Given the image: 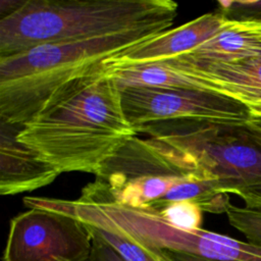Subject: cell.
Instances as JSON below:
<instances>
[{
  "label": "cell",
  "mask_w": 261,
  "mask_h": 261,
  "mask_svg": "<svg viewBox=\"0 0 261 261\" xmlns=\"http://www.w3.org/2000/svg\"><path fill=\"white\" fill-rule=\"evenodd\" d=\"M119 87L105 68L76 77L55 92L23 124L17 139L59 173H96L127 140Z\"/></svg>",
  "instance_id": "1"
},
{
  "label": "cell",
  "mask_w": 261,
  "mask_h": 261,
  "mask_svg": "<svg viewBox=\"0 0 261 261\" xmlns=\"http://www.w3.org/2000/svg\"><path fill=\"white\" fill-rule=\"evenodd\" d=\"M95 176L114 202L136 209L159 212L190 201L204 212L220 214L230 203L229 195L192 155L152 137L124 142Z\"/></svg>",
  "instance_id": "2"
},
{
  "label": "cell",
  "mask_w": 261,
  "mask_h": 261,
  "mask_svg": "<svg viewBox=\"0 0 261 261\" xmlns=\"http://www.w3.org/2000/svg\"><path fill=\"white\" fill-rule=\"evenodd\" d=\"M140 25L85 41L47 43L0 58V121L22 126L68 82L104 68L108 58L167 30Z\"/></svg>",
  "instance_id": "3"
},
{
  "label": "cell",
  "mask_w": 261,
  "mask_h": 261,
  "mask_svg": "<svg viewBox=\"0 0 261 261\" xmlns=\"http://www.w3.org/2000/svg\"><path fill=\"white\" fill-rule=\"evenodd\" d=\"M171 0H24L0 19V58L47 43L77 42L152 23L172 24Z\"/></svg>",
  "instance_id": "4"
},
{
  "label": "cell",
  "mask_w": 261,
  "mask_h": 261,
  "mask_svg": "<svg viewBox=\"0 0 261 261\" xmlns=\"http://www.w3.org/2000/svg\"><path fill=\"white\" fill-rule=\"evenodd\" d=\"M139 133L192 155L225 194L261 187V139L246 126L167 122L144 126Z\"/></svg>",
  "instance_id": "5"
},
{
  "label": "cell",
  "mask_w": 261,
  "mask_h": 261,
  "mask_svg": "<svg viewBox=\"0 0 261 261\" xmlns=\"http://www.w3.org/2000/svg\"><path fill=\"white\" fill-rule=\"evenodd\" d=\"M119 90L125 116L136 133L167 122L245 126L252 118L241 103L211 92L140 86Z\"/></svg>",
  "instance_id": "6"
},
{
  "label": "cell",
  "mask_w": 261,
  "mask_h": 261,
  "mask_svg": "<svg viewBox=\"0 0 261 261\" xmlns=\"http://www.w3.org/2000/svg\"><path fill=\"white\" fill-rule=\"evenodd\" d=\"M92 234L79 219L30 208L10 220L3 261H87Z\"/></svg>",
  "instance_id": "7"
},
{
  "label": "cell",
  "mask_w": 261,
  "mask_h": 261,
  "mask_svg": "<svg viewBox=\"0 0 261 261\" xmlns=\"http://www.w3.org/2000/svg\"><path fill=\"white\" fill-rule=\"evenodd\" d=\"M228 19L218 9L205 13L108 58L103 62L104 68L149 64L189 53L218 33Z\"/></svg>",
  "instance_id": "8"
},
{
  "label": "cell",
  "mask_w": 261,
  "mask_h": 261,
  "mask_svg": "<svg viewBox=\"0 0 261 261\" xmlns=\"http://www.w3.org/2000/svg\"><path fill=\"white\" fill-rule=\"evenodd\" d=\"M20 127L0 121V193L3 196L36 191L60 174L17 139Z\"/></svg>",
  "instance_id": "9"
},
{
  "label": "cell",
  "mask_w": 261,
  "mask_h": 261,
  "mask_svg": "<svg viewBox=\"0 0 261 261\" xmlns=\"http://www.w3.org/2000/svg\"><path fill=\"white\" fill-rule=\"evenodd\" d=\"M174 58L209 80L213 93L241 103L252 118L261 117V54L232 62L208 61L189 54Z\"/></svg>",
  "instance_id": "10"
},
{
  "label": "cell",
  "mask_w": 261,
  "mask_h": 261,
  "mask_svg": "<svg viewBox=\"0 0 261 261\" xmlns=\"http://www.w3.org/2000/svg\"><path fill=\"white\" fill-rule=\"evenodd\" d=\"M186 54L216 62L258 56L261 54V19L229 18L212 38Z\"/></svg>",
  "instance_id": "11"
},
{
  "label": "cell",
  "mask_w": 261,
  "mask_h": 261,
  "mask_svg": "<svg viewBox=\"0 0 261 261\" xmlns=\"http://www.w3.org/2000/svg\"><path fill=\"white\" fill-rule=\"evenodd\" d=\"M89 226L116 251L124 261H174L167 251L141 244L116 229Z\"/></svg>",
  "instance_id": "12"
},
{
  "label": "cell",
  "mask_w": 261,
  "mask_h": 261,
  "mask_svg": "<svg viewBox=\"0 0 261 261\" xmlns=\"http://www.w3.org/2000/svg\"><path fill=\"white\" fill-rule=\"evenodd\" d=\"M225 215L229 224L248 242L261 245V209L228 204Z\"/></svg>",
  "instance_id": "13"
},
{
  "label": "cell",
  "mask_w": 261,
  "mask_h": 261,
  "mask_svg": "<svg viewBox=\"0 0 261 261\" xmlns=\"http://www.w3.org/2000/svg\"><path fill=\"white\" fill-rule=\"evenodd\" d=\"M203 210L194 202H176L165 206L158 213L169 223L182 229H200L203 221Z\"/></svg>",
  "instance_id": "14"
},
{
  "label": "cell",
  "mask_w": 261,
  "mask_h": 261,
  "mask_svg": "<svg viewBox=\"0 0 261 261\" xmlns=\"http://www.w3.org/2000/svg\"><path fill=\"white\" fill-rule=\"evenodd\" d=\"M218 10L229 18L261 19V0L218 1Z\"/></svg>",
  "instance_id": "15"
},
{
  "label": "cell",
  "mask_w": 261,
  "mask_h": 261,
  "mask_svg": "<svg viewBox=\"0 0 261 261\" xmlns=\"http://www.w3.org/2000/svg\"><path fill=\"white\" fill-rule=\"evenodd\" d=\"M87 227L93 239L91 254L87 261H124L91 226L87 225Z\"/></svg>",
  "instance_id": "16"
},
{
  "label": "cell",
  "mask_w": 261,
  "mask_h": 261,
  "mask_svg": "<svg viewBox=\"0 0 261 261\" xmlns=\"http://www.w3.org/2000/svg\"><path fill=\"white\" fill-rule=\"evenodd\" d=\"M237 196L243 200L245 206L261 209V187L242 191Z\"/></svg>",
  "instance_id": "17"
},
{
  "label": "cell",
  "mask_w": 261,
  "mask_h": 261,
  "mask_svg": "<svg viewBox=\"0 0 261 261\" xmlns=\"http://www.w3.org/2000/svg\"><path fill=\"white\" fill-rule=\"evenodd\" d=\"M23 2H24V0H21V1L1 0V2H0V16H1V18L13 13L16 9H18L22 5Z\"/></svg>",
  "instance_id": "18"
},
{
  "label": "cell",
  "mask_w": 261,
  "mask_h": 261,
  "mask_svg": "<svg viewBox=\"0 0 261 261\" xmlns=\"http://www.w3.org/2000/svg\"><path fill=\"white\" fill-rule=\"evenodd\" d=\"M168 252V251H167ZM169 256L174 260V261H220V260H214V259H209V258H204L201 256H195V255H190V254H182V253H173V252H168Z\"/></svg>",
  "instance_id": "19"
},
{
  "label": "cell",
  "mask_w": 261,
  "mask_h": 261,
  "mask_svg": "<svg viewBox=\"0 0 261 261\" xmlns=\"http://www.w3.org/2000/svg\"><path fill=\"white\" fill-rule=\"evenodd\" d=\"M247 129H249L253 135L261 139V117L251 118L250 122L245 125Z\"/></svg>",
  "instance_id": "20"
}]
</instances>
